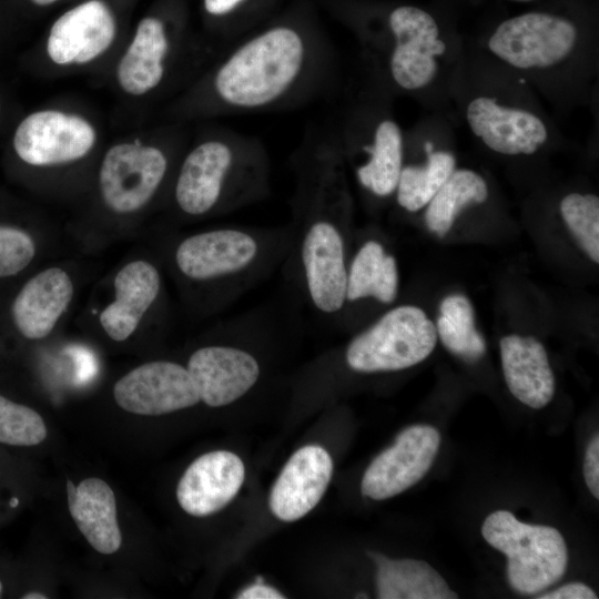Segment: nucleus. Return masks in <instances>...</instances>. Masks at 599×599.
Segmentation results:
<instances>
[{"mask_svg":"<svg viewBox=\"0 0 599 599\" xmlns=\"http://www.w3.org/2000/svg\"><path fill=\"white\" fill-rule=\"evenodd\" d=\"M398 287L396 258L379 241L366 240L348 258L343 311L346 306L365 300L389 305L396 300Z\"/></svg>","mask_w":599,"mask_h":599,"instance_id":"b1692460","label":"nucleus"},{"mask_svg":"<svg viewBox=\"0 0 599 599\" xmlns=\"http://www.w3.org/2000/svg\"><path fill=\"white\" fill-rule=\"evenodd\" d=\"M560 214L568 230L588 257L599 262V199L572 192L560 202Z\"/></svg>","mask_w":599,"mask_h":599,"instance_id":"c85d7f7f","label":"nucleus"},{"mask_svg":"<svg viewBox=\"0 0 599 599\" xmlns=\"http://www.w3.org/2000/svg\"><path fill=\"white\" fill-rule=\"evenodd\" d=\"M481 535L506 555L508 583L521 595H537L566 572V541L554 527L521 522L511 512L497 510L486 517Z\"/></svg>","mask_w":599,"mask_h":599,"instance_id":"1a4fd4ad","label":"nucleus"},{"mask_svg":"<svg viewBox=\"0 0 599 599\" xmlns=\"http://www.w3.org/2000/svg\"><path fill=\"white\" fill-rule=\"evenodd\" d=\"M293 245L285 264L322 317L342 313L348 264L349 195L336 141L323 140L297 162Z\"/></svg>","mask_w":599,"mask_h":599,"instance_id":"f03ea898","label":"nucleus"},{"mask_svg":"<svg viewBox=\"0 0 599 599\" xmlns=\"http://www.w3.org/2000/svg\"><path fill=\"white\" fill-rule=\"evenodd\" d=\"M455 169L454 154L444 150L427 154L423 165H403L394 193L398 205L412 213L424 209Z\"/></svg>","mask_w":599,"mask_h":599,"instance_id":"cd10ccee","label":"nucleus"},{"mask_svg":"<svg viewBox=\"0 0 599 599\" xmlns=\"http://www.w3.org/2000/svg\"><path fill=\"white\" fill-rule=\"evenodd\" d=\"M434 322L418 306H395L355 335L344 359L356 373L396 372L425 361L435 349Z\"/></svg>","mask_w":599,"mask_h":599,"instance_id":"9d476101","label":"nucleus"},{"mask_svg":"<svg viewBox=\"0 0 599 599\" xmlns=\"http://www.w3.org/2000/svg\"><path fill=\"white\" fill-rule=\"evenodd\" d=\"M518 1H528V0H518Z\"/></svg>","mask_w":599,"mask_h":599,"instance_id":"ea45409f","label":"nucleus"},{"mask_svg":"<svg viewBox=\"0 0 599 599\" xmlns=\"http://www.w3.org/2000/svg\"><path fill=\"white\" fill-rule=\"evenodd\" d=\"M186 368L200 399L222 407L243 397L258 380L261 367L255 356L238 345L216 344L200 347Z\"/></svg>","mask_w":599,"mask_h":599,"instance_id":"f3484780","label":"nucleus"},{"mask_svg":"<svg viewBox=\"0 0 599 599\" xmlns=\"http://www.w3.org/2000/svg\"><path fill=\"white\" fill-rule=\"evenodd\" d=\"M23 599H47V596L40 592H29L26 596H23Z\"/></svg>","mask_w":599,"mask_h":599,"instance_id":"c9c22d12","label":"nucleus"},{"mask_svg":"<svg viewBox=\"0 0 599 599\" xmlns=\"http://www.w3.org/2000/svg\"><path fill=\"white\" fill-rule=\"evenodd\" d=\"M435 327L437 338L454 355L468 362L485 355L486 341L476 328L474 308L466 296L450 294L444 297Z\"/></svg>","mask_w":599,"mask_h":599,"instance_id":"bb28decb","label":"nucleus"},{"mask_svg":"<svg viewBox=\"0 0 599 599\" xmlns=\"http://www.w3.org/2000/svg\"><path fill=\"white\" fill-rule=\"evenodd\" d=\"M245 477L241 458L226 450L206 453L196 458L181 477L176 498L192 516L212 515L238 493Z\"/></svg>","mask_w":599,"mask_h":599,"instance_id":"a211bd4d","label":"nucleus"},{"mask_svg":"<svg viewBox=\"0 0 599 599\" xmlns=\"http://www.w3.org/2000/svg\"><path fill=\"white\" fill-rule=\"evenodd\" d=\"M583 478L592 494V496L599 498V436L596 434L587 448L585 461H583Z\"/></svg>","mask_w":599,"mask_h":599,"instance_id":"2f4dec72","label":"nucleus"},{"mask_svg":"<svg viewBox=\"0 0 599 599\" xmlns=\"http://www.w3.org/2000/svg\"><path fill=\"white\" fill-rule=\"evenodd\" d=\"M116 404L124 410L159 416L196 405L200 395L186 367L154 361L122 376L113 387Z\"/></svg>","mask_w":599,"mask_h":599,"instance_id":"2eb2a0df","label":"nucleus"},{"mask_svg":"<svg viewBox=\"0 0 599 599\" xmlns=\"http://www.w3.org/2000/svg\"><path fill=\"white\" fill-rule=\"evenodd\" d=\"M487 197L488 186L480 174L469 169H455L426 205L427 229L439 237L445 236L465 207L484 203Z\"/></svg>","mask_w":599,"mask_h":599,"instance_id":"a878e982","label":"nucleus"},{"mask_svg":"<svg viewBox=\"0 0 599 599\" xmlns=\"http://www.w3.org/2000/svg\"><path fill=\"white\" fill-rule=\"evenodd\" d=\"M110 123L91 103L61 95L30 111L16 125L12 152L24 165L58 172L97 163Z\"/></svg>","mask_w":599,"mask_h":599,"instance_id":"0eeeda50","label":"nucleus"},{"mask_svg":"<svg viewBox=\"0 0 599 599\" xmlns=\"http://www.w3.org/2000/svg\"><path fill=\"white\" fill-rule=\"evenodd\" d=\"M539 599H597L596 592L587 585L571 582L550 592L538 596Z\"/></svg>","mask_w":599,"mask_h":599,"instance_id":"473e14b6","label":"nucleus"},{"mask_svg":"<svg viewBox=\"0 0 599 599\" xmlns=\"http://www.w3.org/2000/svg\"><path fill=\"white\" fill-rule=\"evenodd\" d=\"M115 297L100 315L104 332L115 342L129 338L161 291L158 268L144 260L125 264L114 277Z\"/></svg>","mask_w":599,"mask_h":599,"instance_id":"412c9836","label":"nucleus"},{"mask_svg":"<svg viewBox=\"0 0 599 599\" xmlns=\"http://www.w3.org/2000/svg\"><path fill=\"white\" fill-rule=\"evenodd\" d=\"M293 245L292 226H223L184 237L174 264L189 282L216 286L224 300L240 297L284 263Z\"/></svg>","mask_w":599,"mask_h":599,"instance_id":"423d86ee","label":"nucleus"},{"mask_svg":"<svg viewBox=\"0 0 599 599\" xmlns=\"http://www.w3.org/2000/svg\"><path fill=\"white\" fill-rule=\"evenodd\" d=\"M377 597L382 599H456L445 579L426 561L390 559L372 552Z\"/></svg>","mask_w":599,"mask_h":599,"instance_id":"393cba45","label":"nucleus"},{"mask_svg":"<svg viewBox=\"0 0 599 599\" xmlns=\"http://www.w3.org/2000/svg\"><path fill=\"white\" fill-rule=\"evenodd\" d=\"M466 121L489 150L504 155H530L548 140L545 122L534 112L479 95L466 108Z\"/></svg>","mask_w":599,"mask_h":599,"instance_id":"dca6fc26","label":"nucleus"},{"mask_svg":"<svg viewBox=\"0 0 599 599\" xmlns=\"http://www.w3.org/2000/svg\"><path fill=\"white\" fill-rule=\"evenodd\" d=\"M328 71V48L281 23L215 55L153 120L197 123L291 106L313 93Z\"/></svg>","mask_w":599,"mask_h":599,"instance_id":"f257e3e1","label":"nucleus"},{"mask_svg":"<svg viewBox=\"0 0 599 599\" xmlns=\"http://www.w3.org/2000/svg\"><path fill=\"white\" fill-rule=\"evenodd\" d=\"M2 113H3V99H2V95L0 94V121L2 118Z\"/></svg>","mask_w":599,"mask_h":599,"instance_id":"4c0bfd02","label":"nucleus"},{"mask_svg":"<svg viewBox=\"0 0 599 599\" xmlns=\"http://www.w3.org/2000/svg\"><path fill=\"white\" fill-rule=\"evenodd\" d=\"M247 0H203V9L212 19H224L235 13Z\"/></svg>","mask_w":599,"mask_h":599,"instance_id":"72a5a7b5","label":"nucleus"},{"mask_svg":"<svg viewBox=\"0 0 599 599\" xmlns=\"http://www.w3.org/2000/svg\"><path fill=\"white\" fill-rule=\"evenodd\" d=\"M214 57L174 20L158 13L141 18L98 84L113 102L110 128L122 132L151 122Z\"/></svg>","mask_w":599,"mask_h":599,"instance_id":"7ed1b4c3","label":"nucleus"},{"mask_svg":"<svg viewBox=\"0 0 599 599\" xmlns=\"http://www.w3.org/2000/svg\"><path fill=\"white\" fill-rule=\"evenodd\" d=\"M68 507L77 527L100 554L118 551L122 536L116 518L115 496L100 478H87L78 486L67 481Z\"/></svg>","mask_w":599,"mask_h":599,"instance_id":"5701e85b","label":"nucleus"},{"mask_svg":"<svg viewBox=\"0 0 599 599\" xmlns=\"http://www.w3.org/2000/svg\"><path fill=\"white\" fill-rule=\"evenodd\" d=\"M439 446L440 434L435 427L413 425L405 428L366 469L362 494L384 500L407 490L428 473Z\"/></svg>","mask_w":599,"mask_h":599,"instance_id":"4468645a","label":"nucleus"},{"mask_svg":"<svg viewBox=\"0 0 599 599\" xmlns=\"http://www.w3.org/2000/svg\"><path fill=\"white\" fill-rule=\"evenodd\" d=\"M19 504V499L17 497H13L11 500H10V506L11 507H17Z\"/></svg>","mask_w":599,"mask_h":599,"instance_id":"e433bc0d","label":"nucleus"},{"mask_svg":"<svg viewBox=\"0 0 599 599\" xmlns=\"http://www.w3.org/2000/svg\"><path fill=\"white\" fill-rule=\"evenodd\" d=\"M576 26L561 17L528 12L501 22L488 39V49L520 70H542L564 62L575 50Z\"/></svg>","mask_w":599,"mask_h":599,"instance_id":"f8f14e48","label":"nucleus"},{"mask_svg":"<svg viewBox=\"0 0 599 599\" xmlns=\"http://www.w3.org/2000/svg\"><path fill=\"white\" fill-rule=\"evenodd\" d=\"M508 389L519 402L539 409L555 394V377L544 345L532 336H504L499 343Z\"/></svg>","mask_w":599,"mask_h":599,"instance_id":"4be33fe9","label":"nucleus"},{"mask_svg":"<svg viewBox=\"0 0 599 599\" xmlns=\"http://www.w3.org/2000/svg\"><path fill=\"white\" fill-rule=\"evenodd\" d=\"M1 590H2V583H1V581H0V593H1Z\"/></svg>","mask_w":599,"mask_h":599,"instance_id":"58836bf2","label":"nucleus"},{"mask_svg":"<svg viewBox=\"0 0 599 599\" xmlns=\"http://www.w3.org/2000/svg\"><path fill=\"white\" fill-rule=\"evenodd\" d=\"M45 437V424L34 409L0 395V443L34 446Z\"/></svg>","mask_w":599,"mask_h":599,"instance_id":"c756f323","label":"nucleus"},{"mask_svg":"<svg viewBox=\"0 0 599 599\" xmlns=\"http://www.w3.org/2000/svg\"><path fill=\"white\" fill-rule=\"evenodd\" d=\"M270 192V159L261 140L219 125L192 130L171 182V200L182 215L237 211Z\"/></svg>","mask_w":599,"mask_h":599,"instance_id":"20e7f679","label":"nucleus"},{"mask_svg":"<svg viewBox=\"0 0 599 599\" xmlns=\"http://www.w3.org/2000/svg\"><path fill=\"white\" fill-rule=\"evenodd\" d=\"M386 41L372 48L390 83L406 92L427 87L436 77L446 44L435 19L426 11L402 6L387 20Z\"/></svg>","mask_w":599,"mask_h":599,"instance_id":"9b49d317","label":"nucleus"},{"mask_svg":"<svg viewBox=\"0 0 599 599\" xmlns=\"http://www.w3.org/2000/svg\"><path fill=\"white\" fill-rule=\"evenodd\" d=\"M108 0H83L62 12L34 49L33 67L48 80L88 75L98 85L126 35Z\"/></svg>","mask_w":599,"mask_h":599,"instance_id":"6e6552de","label":"nucleus"},{"mask_svg":"<svg viewBox=\"0 0 599 599\" xmlns=\"http://www.w3.org/2000/svg\"><path fill=\"white\" fill-rule=\"evenodd\" d=\"M156 121L110 136L99 155L94 166L97 196L111 214H138L171 186L192 126Z\"/></svg>","mask_w":599,"mask_h":599,"instance_id":"39448f33","label":"nucleus"},{"mask_svg":"<svg viewBox=\"0 0 599 599\" xmlns=\"http://www.w3.org/2000/svg\"><path fill=\"white\" fill-rule=\"evenodd\" d=\"M238 599H283L285 598L276 589L264 583H254L245 588L238 596Z\"/></svg>","mask_w":599,"mask_h":599,"instance_id":"f704fd0d","label":"nucleus"},{"mask_svg":"<svg viewBox=\"0 0 599 599\" xmlns=\"http://www.w3.org/2000/svg\"><path fill=\"white\" fill-rule=\"evenodd\" d=\"M333 473V461L321 446L308 445L288 459L270 496V508L283 521H295L321 500Z\"/></svg>","mask_w":599,"mask_h":599,"instance_id":"6ab92c4d","label":"nucleus"},{"mask_svg":"<svg viewBox=\"0 0 599 599\" xmlns=\"http://www.w3.org/2000/svg\"><path fill=\"white\" fill-rule=\"evenodd\" d=\"M344 140L345 145L338 143L341 152L354 162L359 185L378 199L393 195L404 165V138L397 122L387 115L354 119Z\"/></svg>","mask_w":599,"mask_h":599,"instance_id":"ddd939ff","label":"nucleus"},{"mask_svg":"<svg viewBox=\"0 0 599 599\" xmlns=\"http://www.w3.org/2000/svg\"><path fill=\"white\" fill-rule=\"evenodd\" d=\"M74 293L73 282L60 267H49L32 276L17 294L12 319L28 339L47 337L67 311Z\"/></svg>","mask_w":599,"mask_h":599,"instance_id":"aec40b11","label":"nucleus"},{"mask_svg":"<svg viewBox=\"0 0 599 599\" xmlns=\"http://www.w3.org/2000/svg\"><path fill=\"white\" fill-rule=\"evenodd\" d=\"M35 244L26 231L0 225V278L24 270L33 260Z\"/></svg>","mask_w":599,"mask_h":599,"instance_id":"7c9ffc66","label":"nucleus"}]
</instances>
